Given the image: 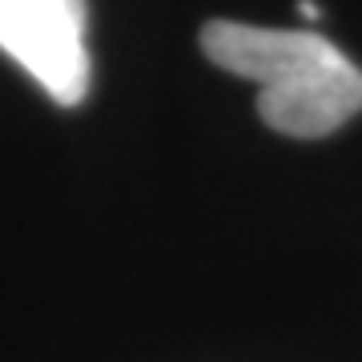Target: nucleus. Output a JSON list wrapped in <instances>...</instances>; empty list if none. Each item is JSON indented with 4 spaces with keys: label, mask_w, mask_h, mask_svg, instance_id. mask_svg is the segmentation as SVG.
Listing matches in <instances>:
<instances>
[{
    "label": "nucleus",
    "mask_w": 362,
    "mask_h": 362,
    "mask_svg": "<svg viewBox=\"0 0 362 362\" xmlns=\"http://www.w3.org/2000/svg\"><path fill=\"white\" fill-rule=\"evenodd\" d=\"M202 52L218 69L258 85V117L286 137H326L362 109V69L306 28L209 21Z\"/></svg>",
    "instance_id": "obj_1"
},
{
    "label": "nucleus",
    "mask_w": 362,
    "mask_h": 362,
    "mask_svg": "<svg viewBox=\"0 0 362 362\" xmlns=\"http://www.w3.org/2000/svg\"><path fill=\"white\" fill-rule=\"evenodd\" d=\"M85 0H0V49L57 105L89 97Z\"/></svg>",
    "instance_id": "obj_2"
},
{
    "label": "nucleus",
    "mask_w": 362,
    "mask_h": 362,
    "mask_svg": "<svg viewBox=\"0 0 362 362\" xmlns=\"http://www.w3.org/2000/svg\"><path fill=\"white\" fill-rule=\"evenodd\" d=\"M298 13L306 16V21H318V16H322V8H318L314 0H302V4H298Z\"/></svg>",
    "instance_id": "obj_3"
}]
</instances>
